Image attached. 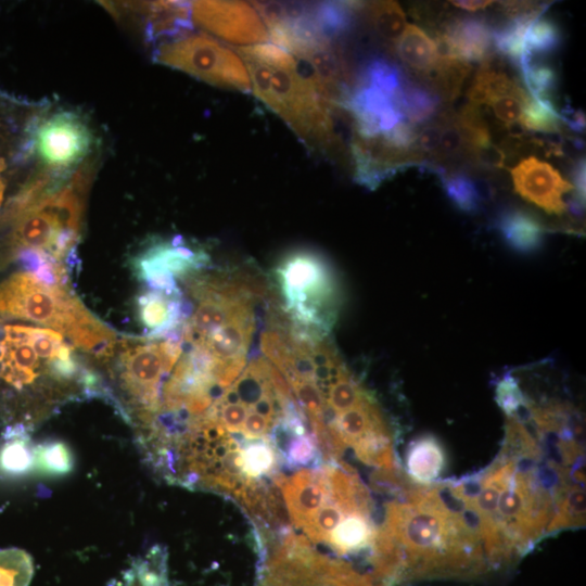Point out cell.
I'll list each match as a JSON object with an SVG mask.
<instances>
[{
	"label": "cell",
	"instance_id": "6da1fadb",
	"mask_svg": "<svg viewBox=\"0 0 586 586\" xmlns=\"http://www.w3.org/2000/svg\"><path fill=\"white\" fill-rule=\"evenodd\" d=\"M269 443L288 469L320 462V451L305 417L277 367L262 346L241 374L178 438L189 473L232 480L244 488L241 458L253 445Z\"/></svg>",
	"mask_w": 586,
	"mask_h": 586
},
{
	"label": "cell",
	"instance_id": "7a4b0ae2",
	"mask_svg": "<svg viewBox=\"0 0 586 586\" xmlns=\"http://www.w3.org/2000/svg\"><path fill=\"white\" fill-rule=\"evenodd\" d=\"M62 333L0 321V421L29 432L61 406L101 397L97 369Z\"/></svg>",
	"mask_w": 586,
	"mask_h": 586
},
{
	"label": "cell",
	"instance_id": "3957f363",
	"mask_svg": "<svg viewBox=\"0 0 586 586\" xmlns=\"http://www.w3.org/2000/svg\"><path fill=\"white\" fill-rule=\"evenodd\" d=\"M275 484L290 521L309 543L337 556L377 549L368 493L345 464L327 461L283 472Z\"/></svg>",
	"mask_w": 586,
	"mask_h": 586
},
{
	"label": "cell",
	"instance_id": "277c9868",
	"mask_svg": "<svg viewBox=\"0 0 586 586\" xmlns=\"http://www.w3.org/2000/svg\"><path fill=\"white\" fill-rule=\"evenodd\" d=\"M250 74L251 89L309 146L329 151L337 145L334 105L300 71L290 53L265 42L238 49Z\"/></svg>",
	"mask_w": 586,
	"mask_h": 586
},
{
	"label": "cell",
	"instance_id": "5b68a950",
	"mask_svg": "<svg viewBox=\"0 0 586 586\" xmlns=\"http://www.w3.org/2000/svg\"><path fill=\"white\" fill-rule=\"evenodd\" d=\"M0 318L31 321L66 336L102 365L117 343L116 333L89 311L67 285L49 284L28 271L0 283Z\"/></svg>",
	"mask_w": 586,
	"mask_h": 586
},
{
	"label": "cell",
	"instance_id": "8992f818",
	"mask_svg": "<svg viewBox=\"0 0 586 586\" xmlns=\"http://www.w3.org/2000/svg\"><path fill=\"white\" fill-rule=\"evenodd\" d=\"M273 277L277 302L290 323L304 333L328 336L343 302L329 262L311 250H294L279 260Z\"/></svg>",
	"mask_w": 586,
	"mask_h": 586
},
{
	"label": "cell",
	"instance_id": "52a82bcc",
	"mask_svg": "<svg viewBox=\"0 0 586 586\" xmlns=\"http://www.w3.org/2000/svg\"><path fill=\"white\" fill-rule=\"evenodd\" d=\"M89 173L90 167L84 165L64 186L53 189L13 219L14 253L38 251L66 264L80 237Z\"/></svg>",
	"mask_w": 586,
	"mask_h": 586
},
{
	"label": "cell",
	"instance_id": "ba28073f",
	"mask_svg": "<svg viewBox=\"0 0 586 586\" xmlns=\"http://www.w3.org/2000/svg\"><path fill=\"white\" fill-rule=\"evenodd\" d=\"M259 586H373L344 561L321 553L294 533L280 540L265 563Z\"/></svg>",
	"mask_w": 586,
	"mask_h": 586
},
{
	"label": "cell",
	"instance_id": "9c48e42d",
	"mask_svg": "<svg viewBox=\"0 0 586 586\" xmlns=\"http://www.w3.org/2000/svg\"><path fill=\"white\" fill-rule=\"evenodd\" d=\"M154 60L216 86L251 90L249 73L239 54L205 34H188L162 43Z\"/></svg>",
	"mask_w": 586,
	"mask_h": 586
},
{
	"label": "cell",
	"instance_id": "30bf717a",
	"mask_svg": "<svg viewBox=\"0 0 586 586\" xmlns=\"http://www.w3.org/2000/svg\"><path fill=\"white\" fill-rule=\"evenodd\" d=\"M94 136L84 117L58 110L41 117L31 135V146L47 173L73 174L91 153Z\"/></svg>",
	"mask_w": 586,
	"mask_h": 586
},
{
	"label": "cell",
	"instance_id": "8fae6325",
	"mask_svg": "<svg viewBox=\"0 0 586 586\" xmlns=\"http://www.w3.org/2000/svg\"><path fill=\"white\" fill-rule=\"evenodd\" d=\"M209 265L206 252L177 235L154 239L133 258L135 273L148 289L170 291L188 275Z\"/></svg>",
	"mask_w": 586,
	"mask_h": 586
},
{
	"label": "cell",
	"instance_id": "7c38bea8",
	"mask_svg": "<svg viewBox=\"0 0 586 586\" xmlns=\"http://www.w3.org/2000/svg\"><path fill=\"white\" fill-rule=\"evenodd\" d=\"M192 22L214 35L239 44H258L269 40L266 26L254 8L241 1H194Z\"/></svg>",
	"mask_w": 586,
	"mask_h": 586
},
{
	"label": "cell",
	"instance_id": "4fadbf2b",
	"mask_svg": "<svg viewBox=\"0 0 586 586\" xmlns=\"http://www.w3.org/2000/svg\"><path fill=\"white\" fill-rule=\"evenodd\" d=\"M511 176L514 190L526 201L550 214L565 211L563 195L572 186L550 164L530 156L511 169Z\"/></svg>",
	"mask_w": 586,
	"mask_h": 586
},
{
	"label": "cell",
	"instance_id": "5bb4252c",
	"mask_svg": "<svg viewBox=\"0 0 586 586\" xmlns=\"http://www.w3.org/2000/svg\"><path fill=\"white\" fill-rule=\"evenodd\" d=\"M440 56L469 62H486L493 52V28L481 17H456L437 33Z\"/></svg>",
	"mask_w": 586,
	"mask_h": 586
},
{
	"label": "cell",
	"instance_id": "9a60e30c",
	"mask_svg": "<svg viewBox=\"0 0 586 586\" xmlns=\"http://www.w3.org/2000/svg\"><path fill=\"white\" fill-rule=\"evenodd\" d=\"M142 15L143 29L149 40L188 35L192 29L191 3L179 1H153L132 4Z\"/></svg>",
	"mask_w": 586,
	"mask_h": 586
},
{
	"label": "cell",
	"instance_id": "2e32d148",
	"mask_svg": "<svg viewBox=\"0 0 586 586\" xmlns=\"http://www.w3.org/2000/svg\"><path fill=\"white\" fill-rule=\"evenodd\" d=\"M495 226L506 245L515 253L530 255L544 244L546 228L536 215L526 209H505Z\"/></svg>",
	"mask_w": 586,
	"mask_h": 586
},
{
	"label": "cell",
	"instance_id": "e0dca14e",
	"mask_svg": "<svg viewBox=\"0 0 586 586\" xmlns=\"http://www.w3.org/2000/svg\"><path fill=\"white\" fill-rule=\"evenodd\" d=\"M399 60L413 73L428 77L437 65L436 40L417 25L409 24L395 42Z\"/></svg>",
	"mask_w": 586,
	"mask_h": 586
},
{
	"label": "cell",
	"instance_id": "ac0fdd59",
	"mask_svg": "<svg viewBox=\"0 0 586 586\" xmlns=\"http://www.w3.org/2000/svg\"><path fill=\"white\" fill-rule=\"evenodd\" d=\"M396 98L405 118L412 125L431 119L441 104L436 92L407 78Z\"/></svg>",
	"mask_w": 586,
	"mask_h": 586
},
{
	"label": "cell",
	"instance_id": "d6986e66",
	"mask_svg": "<svg viewBox=\"0 0 586 586\" xmlns=\"http://www.w3.org/2000/svg\"><path fill=\"white\" fill-rule=\"evenodd\" d=\"M165 551L155 546L127 572L123 586H169Z\"/></svg>",
	"mask_w": 586,
	"mask_h": 586
},
{
	"label": "cell",
	"instance_id": "ffe728a7",
	"mask_svg": "<svg viewBox=\"0 0 586 586\" xmlns=\"http://www.w3.org/2000/svg\"><path fill=\"white\" fill-rule=\"evenodd\" d=\"M366 13L373 29L383 39L396 42L407 23L405 13L395 1H374L365 4Z\"/></svg>",
	"mask_w": 586,
	"mask_h": 586
},
{
	"label": "cell",
	"instance_id": "44dd1931",
	"mask_svg": "<svg viewBox=\"0 0 586 586\" xmlns=\"http://www.w3.org/2000/svg\"><path fill=\"white\" fill-rule=\"evenodd\" d=\"M438 174L446 196L457 208L466 213H475L480 209L483 194L477 181L462 173Z\"/></svg>",
	"mask_w": 586,
	"mask_h": 586
},
{
	"label": "cell",
	"instance_id": "7402d4cb",
	"mask_svg": "<svg viewBox=\"0 0 586 586\" xmlns=\"http://www.w3.org/2000/svg\"><path fill=\"white\" fill-rule=\"evenodd\" d=\"M522 80L533 99L552 102L557 90V74L552 66L533 62L525 58L519 65Z\"/></svg>",
	"mask_w": 586,
	"mask_h": 586
},
{
	"label": "cell",
	"instance_id": "603a6c76",
	"mask_svg": "<svg viewBox=\"0 0 586 586\" xmlns=\"http://www.w3.org/2000/svg\"><path fill=\"white\" fill-rule=\"evenodd\" d=\"M33 456L28 446V433L17 429H5L4 442L0 449V468L17 474L27 470Z\"/></svg>",
	"mask_w": 586,
	"mask_h": 586
},
{
	"label": "cell",
	"instance_id": "cb8c5ba5",
	"mask_svg": "<svg viewBox=\"0 0 586 586\" xmlns=\"http://www.w3.org/2000/svg\"><path fill=\"white\" fill-rule=\"evenodd\" d=\"M562 41V33L556 22L538 17L526 31L525 56L546 55L555 52ZM524 56V58H525Z\"/></svg>",
	"mask_w": 586,
	"mask_h": 586
},
{
	"label": "cell",
	"instance_id": "d4e9b609",
	"mask_svg": "<svg viewBox=\"0 0 586 586\" xmlns=\"http://www.w3.org/2000/svg\"><path fill=\"white\" fill-rule=\"evenodd\" d=\"M33 576L30 556L18 548L0 550V586H28Z\"/></svg>",
	"mask_w": 586,
	"mask_h": 586
},
{
	"label": "cell",
	"instance_id": "484cf974",
	"mask_svg": "<svg viewBox=\"0 0 586 586\" xmlns=\"http://www.w3.org/2000/svg\"><path fill=\"white\" fill-rule=\"evenodd\" d=\"M520 123L530 130L549 133L559 132L562 126L553 102L533 99L531 95L525 102Z\"/></svg>",
	"mask_w": 586,
	"mask_h": 586
},
{
	"label": "cell",
	"instance_id": "4316f807",
	"mask_svg": "<svg viewBox=\"0 0 586 586\" xmlns=\"http://www.w3.org/2000/svg\"><path fill=\"white\" fill-rule=\"evenodd\" d=\"M530 94L520 85L515 88L494 97L487 105L493 110L496 118L511 126L520 122L523 107Z\"/></svg>",
	"mask_w": 586,
	"mask_h": 586
},
{
	"label": "cell",
	"instance_id": "83f0119b",
	"mask_svg": "<svg viewBox=\"0 0 586 586\" xmlns=\"http://www.w3.org/2000/svg\"><path fill=\"white\" fill-rule=\"evenodd\" d=\"M440 467L441 455L433 442L421 441L416 444L409 456V468L413 475L429 480L437 474Z\"/></svg>",
	"mask_w": 586,
	"mask_h": 586
},
{
	"label": "cell",
	"instance_id": "f1b7e54d",
	"mask_svg": "<svg viewBox=\"0 0 586 586\" xmlns=\"http://www.w3.org/2000/svg\"><path fill=\"white\" fill-rule=\"evenodd\" d=\"M46 468L64 472L71 468V458L62 444H44L35 451Z\"/></svg>",
	"mask_w": 586,
	"mask_h": 586
},
{
	"label": "cell",
	"instance_id": "f546056e",
	"mask_svg": "<svg viewBox=\"0 0 586 586\" xmlns=\"http://www.w3.org/2000/svg\"><path fill=\"white\" fill-rule=\"evenodd\" d=\"M441 129V140L438 154L444 156H454L467 150L463 136L457 126L455 119L446 123Z\"/></svg>",
	"mask_w": 586,
	"mask_h": 586
},
{
	"label": "cell",
	"instance_id": "4dcf8cb0",
	"mask_svg": "<svg viewBox=\"0 0 586 586\" xmlns=\"http://www.w3.org/2000/svg\"><path fill=\"white\" fill-rule=\"evenodd\" d=\"M440 124H431L423 127L419 132L416 141V150L422 156L425 154H437L441 140Z\"/></svg>",
	"mask_w": 586,
	"mask_h": 586
},
{
	"label": "cell",
	"instance_id": "1f68e13d",
	"mask_svg": "<svg viewBox=\"0 0 586 586\" xmlns=\"http://www.w3.org/2000/svg\"><path fill=\"white\" fill-rule=\"evenodd\" d=\"M474 161L486 168H501L505 165V153L501 149L489 143L470 152Z\"/></svg>",
	"mask_w": 586,
	"mask_h": 586
},
{
	"label": "cell",
	"instance_id": "d6a6232c",
	"mask_svg": "<svg viewBox=\"0 0 586 586\" xmlns=\"http://www.w3.org/2000/svg\"><path fill=\"white\" fill-rule=\"evenodd\" d=\"M562 124H565L573 131L582 133L585 130V115L579 110H574L572 107L563 109L559 113Z\"/></svg>",
	"mask_w": 586,
	"mask_h": 586
},
{
	"label": "cell",
	"instance_id": "836d02e7",
	"mask_svg": "<svg viewBox=\"0 0 586 586\" xmlns=\"http://www.w3.org/2000/svg\"><path fill=\"white\" fill-rule=\"evenodd\" d=\"M494 1H477V0H469V1H463V0H460V1H451V4L455 5V7H458V8H461V9H464L467 11H477V10H481V9H484L491 4H493Z\"/></svg>",
	"mask_w": 586,
	"mask_h": 586
},
{
	"label": "cell",
	"instance_id": "e575fe53",
	"mask_svg": "<svg viewBox=\"0 0 586 586\" xmlns=\"http://www.w3.org/2000/svg\"><path fill=\"white\" fill-rule=\"evenodd\" d=\"M3 168H4V162L2 158H0V174L3 170ZM4 190H5V183L2 176L0 175V207L3 201Z\"/></svg>",
	"mask_w": 586,
	"mask_h": 586
},
{
	"label": "cell",
	"instance_id": "d590c367",
	"mask_svg": "<svg viewBox=\"0 0 586 586\" xmlns=\"http://www.w3.org/2000/svg\"><path fill=\"white\" fill-rule=\"evenodd\" d=\"M183 340H186V339L183 337ZM186 341H188V340H186ZM189 341H199V340H189ZM199 342H202V341H199ZM202 343H204V342H202ZM204 344H206V343H204ZM206 345H208V344H206ZM208 346H209V345H208ZM209 347H211V346H209ZM211 348H212V347H211ZM213 349H214V348H213ZM214 351H215V349H214ZM215 352H216V351H215ZM216 353H217V352H216ZM217 354H218V353H217ZM218 355H219V354H218ZM219 356H220V355H219ZM221 357H222V356H221ZM222 358H224V357H222ZM225 359H226V358H225ZM226 360H228V359H226ZM229 361H231V360H229ZM231 362H234V361H231ZM247 362H249V361H247ZM235 364H240V362H235ZM241 365H246V362H244V364L241 362Z\"/></svg>",
	"mask_w": 586,
	"mask_h": 586
}]
</instances>
